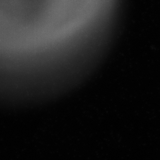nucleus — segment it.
Masks as SVG:
<instances>
[]
</instances>
